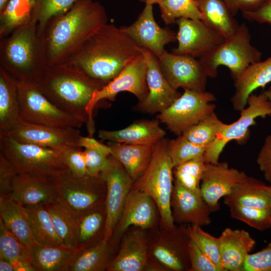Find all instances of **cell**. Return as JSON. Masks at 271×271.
<instances>
[{
  "instance_id": "f35d334b",
  "label": "cell",
  "mask_w": 271,
  "mask_h": 271,
  "mask_svg": "<svg viewBox=\"0 0 271 271\" xmlns=\"http://www.w3.org/2000/svg\"><path fill=\"white\" fill-rule=\"evenodd\" d=\"M225 125L214 112L186 128L181 135L189 142L207 149L215 142Z\"/></svg>"
},
{
  "instance_id": "8fae6325",
  "label": "cell",
  "mask_w": 271,
  "mask_h": 271,
  "mask_svg": "<svg viewBox=\"0 0 271 271\" xmlns=\"http://www.w3.org/2000/svg\"><path fill=\"white\" fill-rule=\"evenodd\" d=\"M214 95L208 91L198 92L184 89V92L167 108L158 114L159 121L172 132L181 135L214 112Z\"/></svg>"
},
{
  "instance_id": "9a60e30c",
  "label": "cell",
  "mask_w": 271,
  "mask_h": 271,
  "mask_svg": "<svg viewBox=\"0 0 271 271\" xmlns=\"http://www.w3.org/2000/svg\"><path fill=\"white\" fill-rule=\"evenodd\" d=\"M100 175L106 183L107 189L104 239L109 242L134 182L121 163L111 155L109 156L107 163Z\"/></svg>"
},
{
  "instance_id": "ffe728a7",
  "label": "cell",
  "mask_w": 271,
  "mask_h": 271,
  "mask_svg": "<svg viewBox=\"0 0 271 271\" xmlns=\"http://www.w3.org/2000/svg\"><path fill=\"white\" fill-rule=\"evenodd\" d=\"M143 54L147 65L148 94L138 103V107L146 113H160L169 107L181 94L173 88L165 78L158 57L145 49Z\"/></svg>"
},
{
  "instance_id": "d6986e66",
  "label": "cell",
  "mask_w": 271,
  "mask_h": 271,
  "mask_svg": "<svg viewBox=\"0 0 271 271\" xmlns=\"http://www.w3.org/2000/svg\"><path fill=\"white\" fill-rule=\"evenodd\" d=\"M153 6L145 5L133 23L121 27L139 46L159 58L166 51V45L177 41V33L168 27L162 28L158 24L154 18Z\"/></svg>"
},
{
  "instance_id": "7402d4cb",
  "label": "cell",
  "mask_w": 271,
  "mask_h": 271,
  "mask_svg": "<svg viewBox=\"0 0 271 271\" xmlns=\"http://www.w3.org/2000/svg\"><path fill=\"white\" fill-rule=\"evenodd\" d=\"M246 176L245 172L230 167L226 162L206 163L200 186L204 200L218 210L220 199L229 194L233 187Z\"/></svg>"
},
{
  "instance_id": "ab89813d",
  "label": "cell",
  "mask_w": 271,
  "mask_h": 271,
  "mask_svg": "<svg viewBox=\"0 0 271 271\" xmlns=\"http://www.w3.org/2000/svg\"><path fill=\"white\" fill-rule=\"evenodd\" d=\"M78 146L83 151L88 175L98 176L106 166L111 155L110 148L92 137L80 136Z\"/></svg>"
},
{
  "instance_id": "c3c4849f",
  "label": "cell",
  "mask_w": 271,
  "mask_h": 271,
  "mask_svg": "<svg viewBox=\"0 0 271 271\" xmlns=\"http://www.w3.org/2000/svg\"><path fill=\"white\" fill-rule=\"evenodd\" d=\"M18 174L13 164L0 151V197L11 195Z\"/></svg>"
},
{
  "instance_id": "cb8c5ba5",
  "label": "cell",
  "mask_w": 271,
  "mask_h": 271,
  "mask_svg": "<svg viewBox=\"0 0 271 271\" xmlns=\"http://www.w3.org/2000/svg\"><path fill=\"white\" fill-rule=\"evenodd\" d=\"M11 196L24 207L46 205L57 201L53 178L29 174L18 175Z\"/></svg>"
},
{
  "instance_id": "8992f818",
  "label": "cell",
  "mask_w": 271,
  "mask_h": 271,
  "mask_svg": "<svg viewBox=\"0 0 271 271\" xmlns=\"http://www.w3.org/2000/svg\"><path fill=\"white\" fill-rule=\"evenodd\" d=\"M149 271H189L188 224L167 229L160 224L147 230Z\"/></svg>"
},
{
  "instance_id": "8d00e7d4",
  "label": "cell",
  "mask_w": 271,
  "mask_h": 271,
  "mask_svg": "<svg viewBox=\"0 0 271 271\" xmlns=\"http://www.w3.org/2000/svg\"><path fill=\"white\" fill-rule=\"evenodd\" d=\"M35 10V0H10L0 13V39L9 36L33 20H36Z\"/></svg>"
},
{
  "instance_id": "4316f807",
  "label": "cell",
  "mask_w": 271,
  "mask_h": 271,
  "mask_svg": "<svg viewBox=\"0 0 271 271\" xmlns=\"http://www.w3.org/2000/svg\"><path fill=\"white\" fill-rule=\"evenodd\" d=\"M271 82V56L264 61L250 65L234 80V93L231 98L234 109L240 111L246 105L248 98L253 92L264 87Z\"/></svg>"
},
{
  "instance_id": "f1b7e54d",
  "label": "cell",
  "mask_w": 271,
  "mask_h": 271,
  "mask_svg": "<svg viewBox=\"0 0 271 271\" xmlns=\"http://www.w3.org/2000/svg\"><path fill=\"white\" fill-rule=\"evenodd\" d=\"M0 219L28 249L35 243L25 207L11 195L0 197Z\"/></svg>"
},
{
  "instance_id": "ac0fdd59",
  "label": "cell",
  "mask_w": 271,
  "mask_h": 271,
  "mask_svg": "<svg viewBox=\"0 0 271 271\" xmlns=\"http://www.w3.org/2000/svg\"><path fill=\"white\" fill-rule=\"evenodd\" d=\"M177 33L178 46L173 53L200 58L223 43L226 39L201 20L180 18Z\"/></svg>"
},
{
  "instance_id": "b9f144b4",
  "label": "cell",
  "mask_w": 271,
  "mask_h": 271,
  "mask_svg": "<svg viewBox=\"0 0 271 271\" xmlns=\"http://www.w3.org/2000/svg\"><path fill=\"white\" fill-rule=\"evenodd\" d=\"M229 207L232 218L240 220L260 231L271 228V210L241 205Z\"/></svg>"
},
{
  "instance_id": "6125c7cd",
  "label": "cell",
  "mask_w": 271,
  "mask_h": 271,
  "mask_svg": "<svg viewBox=\"0 0 271 271\" xmlns=\"http://www.w3.org/2000/svg\"><path fill=\"white\" fill-rule=\"evenodd\" d=\"M270 210H271V207H270Z\"/></svg>"
},
{
  "instance_id": "7a4b0ae2",
  "label": "cell",
  "mask_w": 271,
  "mask_h": 271,
  "mask_svg": "<svg viewBox=\"0 0 271 271\" xmlns=\"http://www.w3.org/2000/svg\"><path fill=\"white\" fill-rule=\"evenodd\" d=\"M107 22L105 8L96 0H79L51 18L42 35L48 66L63 62Z\"/></svg>"
},
{
  "instance_id": "ba28073f",
  "label": "cell",
  "mask_w": 271,
  "mask_h": 271,
  "mask_svg": "<svg viewBox=\"0 0 271 271\" xmlns=\"http://www.w3.org/2000/svg\"><path fill=\"white\" fill-rule=\"evenodd\" d=\"M0 150L19 174L55 178L68 171L61 153L56 150L0 136Z\"/></svg>"
},
{
  "instance_id": "3957f363",
  "label": "cell",
  "mask_w": 271,
  "mask_h": 271,
  "mask_svg": "<svg viewBox=\"0 0 271 271\" xmlns=\"http://www.w3.org/2000/svg\"><path fill=\"white\" fill-rule=\"evenodd\" d=\"M48 67L36 20L0 39V68L18 81L37 85Z\"/></svg>"
},
{
  "instance_id": "f907efd6",
  "label": "cell",
  "mask_w": 271,
  "mask_h": 271,
  "mask_svg": "<svg viewBox=\"0 0 271 271\" xmlns=\"http://www.w3.org/2000/svg\"><path fill=\"white\" fill-rule=\"evenodd\" d=\"M243 270L271 271V241L261 250L247 255Z\"/></svg>"
},
{
  "instance_id": "f546056e",
  "label": "cell",
  "mask_w": 271,
  "mask_h": 271,
  "mask_svg": "<svg viewBox=\"0 0 271 271\" xmlns=\"http://www.w3.org/2000/svg\"><path fill=\"white\" fill-rule=\"evenodd\" d=\"M77 249L66 246H42L35 243L29 249L36 271H69Z\"/></svg>"
},
{
  "instance_id": "30bf717a",
  "label": "cell",
  "mask_w": 271,
  "mask_h": 271,
  "mask_svg": "<svg viewBox=\"0 0 271 271\" xmlns=\"http://www.w3.org/2000/svg\"><path fill=\"white\" fill-rule=\"evenodd\" d=\"M21 119L26 122L59 128H79L83 123L58 108L37 85L17 80Z\"/></svg>"
},
{
  "instance_id": "db71d44e",
  "label": "cell",
  "mask_w": 271,
  "mask_h": 271,
  "mask_svg": "<svg viewBox=\"0 0 271 271\" xmlns=\"http://www.w3.org/2000/svg\"><path fill=\"white\" fill-rule=\"evenodd\" d=\"M265 0H223L235 17L239 12H250L257 10Z\"/></svg>"
},
{
  "instance_id": "f5cc1de1",
  "label": "cell",
  "mask_w": 271,
  "mask_h": 271,
  "mask_svg": "<svg viewBox=\"0 0 271 271\" xmlns=\"http://www.w3.org/2000/svg\"><path fill=\"white\" fill-rule=\"evenodd\" d=\"M205 166L206 163L203 156L188 161L174 167V169L183 172L189 177H192L201 182Z\"/></svg>"
},
{
  "instance_id": "11a10c76",
  "label": "cell",
  "mask_w": 271,
  "mask_h": 271,
  "mask_svg": "<svg viewBox=\"0 0 271 271\" xmlns=\"http://www.w3.org/2000/svg\"><path fill=\"white\" fill-rule=\"evenodd\" d=\"M242 15L244 19L250 22L271 25V0H265L256 11L243 12Z\"/></svg>"
},
{
  "instance_id": "6f0895ef",
  "label": "cell",
  "mask_w": 271,
  "mask_h": 271,
  "mask_svg": "<svg viewBox=\"0 0 271 271\" xmlns=\"http://www.w3.org/2000/svg\"><path fill=\"white\" fill-rule=\"evenodd\" d=\"M0 271H15V269L11 261L0 258Z\"/></svg>"
},
{
  "instance_id": "7dc6e473",
  "label": "cell",
  "mask_w": 271,
  "mask_h": 271,
  "mask_svg": "<svg viewBox=\"0 0 271 271\" xmlns=\"http://www.w3.org/2000/svg\"><path fill=\"white\" fill-rule=\"evenodd\" d=\"M79 147H69L60 151L69 171L76 176L88 175L83 151Z\"/></svg>"
},
{
  "instance_id": "91938a15",
  "label": "cell",
  "mask_w": 271,
  "mask_h": 271,
  "mask_svg": "<svg viewBox=\"0 0 271 271\" xmlns=\"http://www.w3.org/2000/svg\"><path fill=\"white\" fill-rule=\"evenodd\" d=\"M9 1L10 0H0V13L4 10Z\"/></svg>"
},
{
  "instance_id": "4dcf8cb0",
  "label": "cell",
  "mask_w": 271,
  "mask_h": 271,
  "mask_svg": "<svg viewBox=\"0 0 271 271\" xmlns=\"http://www.w3.org/2000/svg\"><path fill=\"white\" fill-rule=\"evenodd\" d=\"M106 218L105 202L76 218L78 251L94 246L104 239Z\"/></svg>"
},
{
  "instance_id": "4fadbf2b",
  "label": "cell",
  "mask_w": 271,
  "mask_h": 271,
  "mask_svg": "<svg viewBox=\"0 0 271 271\" xmlns=\"http://www.w3.org/2000/svg\"><path fill=\"white\" fill-rule=\"evenodd\" d=\"M240 112L239 118L231 123H226L216 140L207 149L203 156L206 163H218L220 155L228 143L243 142L248 137L250 126L256 124V118L271 115V101L262 93H252L248 98L246 107Z\"/></svg>"
},
{
  "instance_id": "7c38bea8",
  "label": "cell",
  "mask_w": 271,
  "mask_h": 271,
  "mask_svg": "<svg viewBox=\"0 0 271 271\" xmlns=\"http://www.w3.org/2000/svg\"><path fill=\"white\" fill-rule=\"evenodd\" d=\"M147 69V62L143 53L129 63L109 82L93 93L86 109L88 116L87 127L89 136L92 137L94 131L92 113L98 102L103 100L114 101L117 94L124 91L133 94L139 102L146 97L148 94Z\"/></svg>"
},
{
  "instance_id": "94428289",
  "label": "cell",
  "mask_w": 271,
  "mask_h": 271,
  "mask_svg": "<svg viewBox=\"0 0 271 271\" xmlns=\"http://www.w3.org/2000/svg\"><path fill=\"white\" fill-rule=\"evenodd\" d=\"M262 93H263L268 99L271 101V86Z\"/></svg>"
},
{
  "instance_id": "44dd1931",
  "label": "cell",
  "mask_w": 271,
  "mask_h": 271,
  "mask_svg": "<svg viewBox=\"0 0 271 271\" xmlns=\"http://www.w3.org/2000/svg\"><path fill=\"white\" fill-rule=\"evenodd\" d=\"M174 222L178 224L207 226L211 222L210 215L217 211L207 204L201 193L190 191L174 179L171 199Z\"/></svg>"
},
{
  "instance_id": "9f6ffc18",
  "label": "cell",
  "mask_w": 271,
  "mask_h": 271,
  "mask_svg": "<svg viewBox=\"0 0 271 271\" xmlns=\"http://www.w3.org/2000/svg\"><path fill=\"white\" fill-rule=\"evenodd\" d=\"M15 271H36L30 259L19 258L13 261Z\"/></svg>"
},
{
  "instance_id": "603a6c76",
  "label": "cell",
  "mask_w": 271,
  "mask_h": 271,
  "mask_svg": "<svg viewBox=\"0 0 271 271\" xmlns=\"http://www.w3.org/2000/svg\"><path fill=\"white\" fill-rule=\"evenodd\" d=\"M119 245L107 271H147L149 257L146 230L131 226Z\"/></svg>"
},
{
  "instance_id": "836d02e7",
  "label": "cell",
  "mask_w": 271,
  "mask_h": 271,
  "mask_svg": "<svg viewBox=\"0 0 271 271\" xmlns=\"http://www.w3.org/2000/svg\"><path fill=\"white\" fill-rule=\"evenodd\" d=\"M20 119L17 80L0 68V134Z\"/></svg>"
},
{
  "instance_id": "484cf974",
  "label": "cell",
  "mask_w": 271,
  "mask_h": 271,
  "mask_svg": "<svg viewBox=\"0 0 271 271\" xmlns=\"http://www.w3.org/2000/svg\"><path fill=\"white\" fill-rule=\"evenodd\" d=\"M166 131L160 125L159 120H141L119 130L100 129L98 137L102 141L137 145H155L164 139Z\"/></svg>"
},
{
  "instance_id": "bcb514c9",
  "label": "cell",
  "mask_w": 271,
  "mask_h": 271,
  "mask_svg": "<svg viewBox=\"0 0 271 271\" xmlns=\"http://www.w3.org/2000/svg\"><path fill=\"white\" fill-rule=\"evenodd\" d=\"M0 258L10 261L19 258L30 259L29 249L7 228L1 219Z\"/></svg>"
},
{
  "instance_id": "d590c367",
  "label": "cell",
  "mask_w": 271,
  "mask_h": 271,
  "mask_svg": "<svg viewBox=\"0 0 271 271\" xmlns=\"http://www.w3.org/2000/svg\"><path fill=\"white\" fill-rule=\"evenodd\" d=\"M115 256L108 242L103 239L94 246L79 251L69 271L107 270Z\"/></svg>"
},
{
  "instance_id": "680465c9",
  "label": "cell",
  "mask_w": 271,
  "mask_h": 271,
  "mask_svg": "<svg viewBox=\"0 0 271 271\" xmlns=\"http://www.w3.org/2000/svg\"><path fill=\"white\" fill-rule=\"evenodd\" d=\"M141 2L144 3L145 5H152L159 4L161 2L165 0H140Z\"/></svg>"
},
{
  "instance_id": "52a82bcc",
  "label": "cell",
  "mask_w": 271,
  "mask_h": 271,
  "mask_svg": "<svg viewBox=\"0 0 271 271\" xmlns=\"http://www.w3.org/2000/svg\"><path fill=\"white\" fill-rule=\"evenodd\" d=\"M250 41L249 30L245 23H242L232 37L199 58L209 78L216 77L218 67L224 66L235 80L250 65L260 61L262 53Z\"/></svg>"
},
{
  "instance_id": "1f68e13d",
  "label": "cell",
  "mask_w": 271,
  "mask_h": 271,
  "mask_svg": "<svg viewBox=\"0 0 271 271\" xmlns=\"http://www.w3.org/2000/svg\"><path fill=\"white\" fill-rule=\"evenodd\" d=\"M111 155L124 168L133 182L148 167L155 145H137L112 143L109 146Z\"/></svg>"
},
{
  "instance_id": "6da1fadb",
  "label": "cell",
  "mask_w": 271,
  "mask_h": 271,
  "mask_svg": "<svg viewBox=\"0 0 271 271\" xmlns=\"http://www.w3.org/2000/svg\"><path fill=\"white\" fill-rule=\"evenodd\" d=\"M144 49L121 27L107 23L62 63L105 85L129 63L142 55Z\"/></svg>"
},
{
  "instance_id": "60d3db41",
  "label": "cell",
  "mask_w": 271,
  "mask_h": 271,
  "mask_svg": "<svg viewBox=\"0 0 271 271\" xmlns=\"http://www.w3.org/2000/svg\"><path fill=\"white\" fill-rule=\"evenodd\" d=\"M162 19L166 25L180 18L202 20L196 0H165L158 4Z\"/></svg>"
},
{
  "instance_id": "e575fe53",
  "label": "cell",
  "mask_w": 271,
  "mask_h": 271,
  "mask_svg": "<svg viewBox=\"0 0 271 271\" xmlns=\"http://www.w3.org/2000/svg\"><path fill=\"white\" fill-rule=\"evenodd\" d=\"M25 208L35 243L42 246H65L56 233L45 205Z\"/></svg>"
},
{
  "instance_id": "d6a6232c",
  "label": "cell",
  "mask_w": 271,
  "mask_h": 271,
  "mask_svg": "<svg viewBox=\"0 0 271 271\" xmlns=\"http://www.w3.org/2000/svg\"><path fill=\"white\" fill-rule=\"evenodd\" d=\"M202 21L226 39L232 37L240 24L223 0H196Z\"/></svg>"
},
{
  "instance_id": "d4e9b609",
  "label": "cell",
  "mask_w": 271,
  "mask_h": 271,
  "mask_svg": "<svg viewBox=\"0 0 271 271\" xmlns=\"http://www.w3.org/2000/svg\"><path fill=\"white\" fill-rule=\"evenodd\" d=\"M218 238L224 269L243 270L246 256L255 246V240L244 230L229 227L225 228Z\"/></svg>"
},
{
  "instance_id": "f6af8a7d",
  "label": "cell",
  "mask_w": 271,
  "mask_h": 271,
  "mask_svg": "<svg viewBox=\"0 0 271 271\" xmlns=\"http://www.w3.org/2000/svg\"><path fill=\"white\" fill-rule=\"evenodd\" d=\"M168 148L173 167L191 159L204 156L207 149L193 144L181 135L168 141Z\"/></svg>"
},
{
  "instance_id": "5bb4252c",
  "label": "cell",
  "mask_w": 271,
  "mask_h": 271,
  "mask_svg": "<svg viewBox=\"0 0 271 271\" xmlns=\"http://www.w3.org/2000/svg\"><path fill=\"white\" fill-rule=\"evenodd\" d=\"M160 223V212L152 197L144 192L131 189L109 245L116 254L122 236L129 227L134 226L147 231L158 226Z\"/></svg>"
},
{
  "instance_id": "9c48e42d",
  "label": "cell",
  "mask_w": 271,
  "mask_h": 271,
  "mask_svg": "<svg viewBox=\"0 0 271 271\" xmlns=\"http://www.w3.org/2000/svg\"><path fill=\"white\" fill-rule=\"evenodd\" d=\"M53 179L57 201L76 218L105 202L106 185L100 175L79 177L68 170Z\"/></svg>"
},
{
  "instance_id": "7bdbcfd3",
  "label": "cell",
  "mask_w": 271,
  "mask_h": 271,
  "mask_svg": "<svg viewBox=\"0 0 271 271\" xmlns=\"http://www.w3.org/2000/svg\"><path fill=\"white\" fill-rule=\"evenodd\" d=\"M188 232L191 239L221 270L225 271L221 261L219 240L204 231L201 226L188 224Z\"/></svg>"
},
{
  "instance_id": "277c9868",
  "label": "cell",
  "mask_w": 271,
  "mask_h": 271,
  "mask_svg": "<svg viewBox=\"0 0 271 271\" xmlns=\"http://www.w3.org/2000/svg\"><path fill=\"white\" fill-rule=\"evenodd\" d=\"M37 86L58 108L87 124L86 107L93 93L104 85L77 68L60 63L48 66Z\"/></svg>"
},
{
  "instance_id": "2e32d148",
  "label": "cell",
  "mask_w": 271,
  "mask_h": 271,
  "mask_svg": "<svg viewBox=\"0 0 271 271\" xmlns=\"http://www.w3.org/2000/svg\"><path fill=\"white\" fill-rule=\"evenodd\" d=\"M158 58L164 76L173 88L206 91L209 76L199 59L167 51Z\"/></svg>"
},
{
  "instance_id": "681fc988",
  "label": "cell",
  "mask_w": 271,
  "mask_h": 271,
  "mask_svg": "<svg viewBox=\"0 0 271 271\" xmlns=\"http://www.w3.org/2000/svg\"><path fill=\"white\" fill-rule=\"evenodd\" d=\"M188 252L190 263L189 271H221L191 239L189 244Z\"/></svg>"
},
{
  "instance_id": "83f0119b",
  "label": "cell",
  "mask_w": 271,
  "mask_h": 271,
  "mask_svg": "<svg viewBox=\"0 0 271 271\" xmlns=\"http://www.w3.org/2000/svg\"><path fill=\"white\" fill-rule=\"evenodd\" d=\"M223 198V203L228 207L241 205L270 209L271 186L247 176L243 180L236 183L230 193Z\"/></svg>"
},
{
  "instance_id": "816d5d0a",
  "label": "cell",
  "mask_w": 271,
  "mask_h": 271,
  "mask_svg": "<svg viewBox=\"0 0 271 271\" xmlns=\"http://www.w3.org/2000/svg\"><path fill=\"white\" fill-rule=\"evenodd\" d=\"M256 163L264 179L271 184V133L264 140L258 154Z\"/></svg>"
},
{
  "instance_id": "ee69618b",
  "label": "cell",
  "mask_w": 271,
  "mask_h": 271,
  "mask_svg": "<svg viewBox=\"0 0 271 271\" xmlns=\"http://www.w3.org/2000/svg\"><path fill=\"white\" fill-rule=\"evenodd\" d=\"M79 0H35L37 31L42 37L47 22L69 10Z\"/></svg>"
},
{
  "instance_id": "e0dca14e",
  "label": "cell",
  "mask_w": 271,
  "mask_h": 271,
  "mask_svg": "<svg viewBox=\"0 0 271 271\" xmlns=\"http://www.w3.org/2000/svg\"><path fill=\"white\" fill-rule=\"evenodd\" d=\"M78 128H59L32 123L20 119L8 130L0 134L18 141L61 151L69 147H79L81 136Z\"/></svg>"
},
{
  "instance_id": "74e56055",
  "label": "cell",
  "mask_w": 271,
  "mask_h": 271,
  "mask_svg": "<svg viewBox=\"0 0 271 271\" xmlns=\"http://www.w3.org/2000/svg\"><path fill=\"white\" fill-rule=\"evenodd\" d=\"M45 206L50 214L56 233L64 245L68 248L76 249V218L58 201Z\"/></svg>"
},
{
  "instance_id": "5b68a950",
  "label": "cell",
  "mask_w": 271,
  "mask_h": 271,
  "mask_svg": "<svg viewBox=\"0 0 271 271\" xmlns=\"http://www.w3.org/2000/svg\"><path fill=\"white\" fill-rule=\"evenodd\" d=\"M173 166L169 156L168 141L164 139L154 147L149 164L142 175L133 182L132 189L144 192L156 202L161 217L160 225L174 229L171 199L174 186Z\"/></svg>"
}]
</instances>
